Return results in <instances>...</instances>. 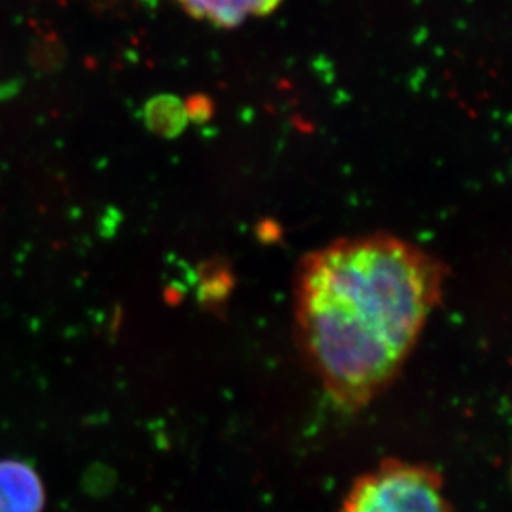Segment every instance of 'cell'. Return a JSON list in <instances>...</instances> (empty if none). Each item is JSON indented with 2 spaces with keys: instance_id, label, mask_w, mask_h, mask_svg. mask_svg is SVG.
<instances>
[{
  "instance_id": "277c9868",
  "label": "cell",
  "mask_w": 512,
  "mask_h": 512,
  "mask_svg": "<svg viewBox=\"0 0 512 512\" xmlns=\"http://www.w3.org/2000/svg\"><path fill=\"white\" fill-rule=\"evenodd\" d=\"M44 484L29 464L0 461V512H42Z\"/></svg>"
},
{
  "instance_id": "6da1fadb",
  "label": "cell",
  "mask_w": 512,
  "mask_h": 512,
  "mask_svg": "<svg viewBox=\"0 0 512 512\" xmlns=\"http://www.w3.org/2000/svg\"><path fill=\"white\" fill-rule=\"evenodd\" d=\"M445 284L440 259L383 232L343 237L302 259L294 285L295 335L337 405L360 410L392 385Z\"/></svg>"
},
{
  "instance_id": "7a4b0ae2",
  "label": "cell",
  "mask_w": 512,
  "mask_h": 512,
  "mask_svg": "<svg viewBox=\"0 0 512 512\" xmlns=\"http://www.w3.org/2000/svg\"><path fill=\"white\" fill-rule=\"evenodd\" d=\"M339 512H455L441 474L388 459L353 483Z\"/></svg>"
},
{
  "instance_id": "3957f363",
  "label": "cell",
  "mask_w": 512,
  "mask_h": 512,
  "mask_svg": "<svg viewBox=\"0 0 512 512\" xmlns=\"http://www.w3.org/2000/svg\"><path fill=\"white\" fill-rule=\"evenodd\" d=\"M193 19L218 29H234L247 20L272 14L284 0H176Z\"/></svg>"
}]
</instances>
